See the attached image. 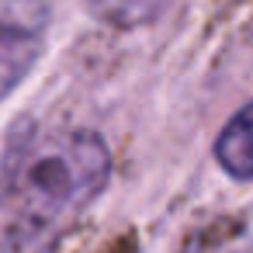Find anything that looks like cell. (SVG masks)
I'll return each instance as SVG.
<instances>
[{
	"mask_svg": "<svg viewBox=\"0 0 253 253\" xmlns=\"http://www.w3.org/2000/svg\"><path fill=\"white\" fill-rule=\"evenodd\" d=\"M111 180V149L90 128H42L11 142L0 170L7 253H52Z\"/></svg>",
	"mask_w": 253,
	"mask_h": 253,
	"instance_id": "6da1fadb",
	"label": "cell"
},
{
	"mask_svg": "<svg viewBox=\"0 0 253 253\" xmlns=\"http://www.w3.org/2000/svg\"><path fill=\"white\" fill-rule=\"evenodd\" d=\"M49 35V0H0V104L42 59Z\"/></svg>",
	"mask_w": 253,
	"mask_h": 253,
	"instance_id": "7a4b0ae2",
	"label": "cell"
},
{
	"mask_svg": "<svg viewBox=\"0 0 253 253\" xmlns=\"http://www.w3.org/2000/svg\"><path fill=\"white\" fill-rule=\"evenodd\" d=\"M218 167L236 180H253V101L239 108L215 139Z\"/></svg>",
	"mask_w": 253,
	"mask_h": 253,
	"instance_id": "3957f363",
	"label": "cell"
},
{
	"mask_svg": "<svg viewBox=\"0 0 253 253\" xmlns=\"http://www.w3.org/2000/svg\"><path fill=\"white\" fill-rule=\"evenodd\" d=\"M173 0H90V7L101 21L115 28H139L153 21L160 11H167Z\"/></svg>",
	"mask_w": 253,
	"mask_h": 253,
	"instance_id": "277c9868",
	"label": "cell"
},
{
	"mask_svg": "<svg viewBox=\"0 0 253 253\" xmlns=\"http://www.w3.org/2000/svg\"><path fill=\"white\" fill-rule=\"evenodd\" d=\"M194 253H208V250H194Z\"/></svg>",
	"mask_w": 253,
	"mask_h": 253,
	"instance_id": "5b68a950",
	"label": "cell"
}]
</instances>
